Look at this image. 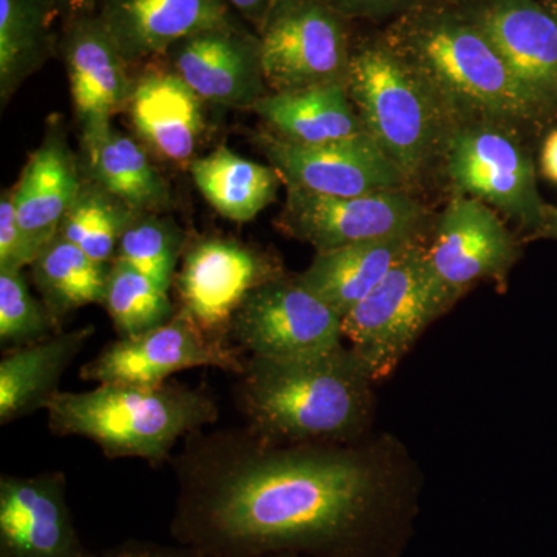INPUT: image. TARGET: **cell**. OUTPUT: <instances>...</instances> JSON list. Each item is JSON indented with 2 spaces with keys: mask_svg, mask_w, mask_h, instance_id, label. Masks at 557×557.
<instances>
[{
  "mask_svg": "<svg viewBox=\"0 0 557 557\" xmlns=\"http://www.w3.org/2000/svg\"><path fill=\"white\" fill-rule=\"evenodd\" d=\"M62 332L60 322L32 295L24 270H0V346H32Z\"/></svg>",
  "mask_w": 557,
  "mask_h": 557,
  "instance_id": "1f68e13d",
  "label": "cell"
},
{
  "mask_svg": "<svg viewBox=\"0 0 557 557\" xmlns=\"http://www.w3.org/2000/svg\"><path fill=\"white\" fill-rule=\"evenodd\" d=\"M190 177L205 200L222 218L248 223L276 200L282 182L273 166L219 148L189 164Z\"/></svg>",
  "mask_w": 557,
  "mask_h": 557,
  "instance_id": "484cf974",
  "label": "cell"
},
{
  "mask_svg": "<svg viewBox=\"0 0 557 557\" xmlns=\"http://www.w3.org/2000/svg\"><path fill=\"white\" fill-rule=\"evenodd\" d=\"M137 212L91 180L83 177L78 196L62 220L60 236L91 259L112 263L121 236Z\"/></svg>",
  "mask_w": 557,
  "mask_h": 557,
  "instance_id": "f1b7e54d",
  "label": "cell"
},
{
  "mask_svg": "<svg viewBox=\"0 0 557 557\" xmlns=\"http://www.w3.org/2000/svg\"><path fill=\"white\" fill-rule=\"evenodd\" d=\"M166 54L171 69L205 102L251 110L270 91L259 36L236 22L178 40Z\"/></svg>",
  "mask_w": 557,
  "mask_h": 557,
  "instance_id": "e0dca14e",
  "label": "cell"
},
{
  "mask_svg": "<svg viewBox=\"0 0 557 557\" xmlns=\"http://www.w3.org/2000/svg\"><path fill=\"white\" fill-rule=\"evenodd\" d=\"M65 3L75 11H81V14H87V11L91 10V7L98 2V0H64Z\"/></svg>",
  "mask_w": 557,
  "mask_h": 557,
  "instance_id": "f35d334b",
  "label": "cell"
},
{
  "mask_svg": "<svg viewBox=\"0 0 557 557\" xmlns=\"http://www.w3.org/2000/svg\"><path fill=\"white\" fill-rule=\"evenodd\" d=\"M541 161L544 174L557 183V131L552 132L545 139Z\"/></svg>",
  "mask_w": 557,
  "mask_h": 557,
  "instance_id": "8d00e7d4",
  "label": "cell"
},
{
  "mask_svg": "<svg viewBox=\"0 0 557 557\" xmlns=\"http://www.w3.org/2000/svg\"><path fill=\"white\" fill-rule=\"evenodd\" d=\"M230 339L249 357H313L343 344V318L298 276L284 274L249 293L233 319Z\"/></svg>",
  "mask_w": 557,
  "mask_h": 557,
  "instance_id": "8fae6325",
  "label": "cell"
},
{
  "mask_svg": "<svg viewBox=\"0 0 557 557\" xmlns=\"http://www.w3.org/2000/svg\"><path fill=\"white\" fill-rule=\"evenodd\" d=\"M94 333V325H86L5 351L0 359V424L5 426L46 409L60 392L65 370L78 358Z\"/></svg>",
  "mask_w": 557,
  "mask_h": 557,
  "instance_id": "603a6c76",
  "label": "cell"
},
{
  "mask_svg": "<svg viewBox=\"0 0 557 557\" xmlns=\"http://www.w3.org/2000/svg\"><path fill=\"white\" fill-rule=\"evenodd\" d=\"M383 39L426 81L456 126L494 123L522 131L547 123L496 47L460 9L420 3Z\"/></svg>",
  "mask_w": 557,
  "mask_h": 557,
  "instance_id": "3957f363",
  "label": "cell"
},
{
  "mask_svg": "<svg viewBox=\"0 0 557 557\" xmlns=\"http://www.w3.org/2000/svg\"><path fill=\"white\" fill-rule=\"evenodd\" d=\"M131 123L159 159L190 164L205 127L203 100L172 69H150L134 81Z\"/></svg>",
  "mask_w": 557,
  "mask_h": 557,
  "instance_id": "44dd1931",
  "label": "cell"
},
{
  "mask_svg": "<svg viewBox=\"0 0 557 557\" xmlns=\"http://www.w3.org/2000/svg\"><path fill=\"white\" fill-rule=\"evenodd\" d=\"M53 0H0V98L3 104L46 62Z\"/></svg>",
  "mask_w": 557,
  "mask_h": 557,
  "instance_id": "83f0119b",
  "label": "cell"
},
{
  "mask_svg": "<svg viewBox=\"0 0 557 557\" xmlns=\"http://www.w3.org/2000/svg\"><path fill=\"white\" fill-rule=\"evenodd\" d=\"M81 183V163L70 149L61 120L53 119L13 188L17 222L33 262L60 233Z\"/></svg>",
  "mask_w": 557,
  "mask_h": 557,
  "instance_id": "d6986e66",
  "label": "cell"
},
{
  "mask_svg": "<svg viewBox=\"0 0 557 557\" xmlns=\"http://www.w3.org/2000/svg\"><path fill=\"white\" fill-rule=\"evenodd\" d=\"M251 110L271 134L295 145H325L368 134L344 84L269 91Z\"/></svg>",
  "mask_w": 557,
  "mask_h": 557,
  "instance_id": "d4e9b609",
  "label": "cell"
},
{
  "mask_svg": "<svg viewBox=\"0 0 557 557\" xmlns=\"http://www.w3.org/2000/svg\"><path fill=\"white\" fill-rule=\"evenodd\" d=\"M423 242L424 234H405L317 252L298 277L304 287L344 318Z\"/></svg>",
  "mask_w": 557,
  "mask_h": 557,
  "instance_id": "7402d4cb",
  "label": "cell"
},
{
  "mask_svg": "<svg viewBox=\"0 0 557 557\" xmlns=\"http://www.w3.org/2000/svg\"><path fill=\"white\" fill-rule=\"evenodd\" d=\"M346 90L366 132L397 164L409 188L442 164L456 123L426 81L386 40L351 53Z\"/></svg>",
  "mask_w": 557,
  "mask_h": 557,
  "instance_id": "5b68a950",
  "label": "cell"
},
{
  "mask_svg": "<svg viewBox=\"0 0 557 557\" xmlns=\"http://www.w3.org/2000/svg\"><path fill=\"white\" fill-rule=\"evenodd\" d=\"M237 376L245 426L270 442L347 443L372 413L376 381L344 344L306 358L249 357Z\"/></svg>",
  "mask_w": 557,
  "mask_h": 557,
  "instance_id": "7a4b0ae2",
  "label": "cell"
},
{
  "mask_svg": "<svg viewBox=\"0 0 557 557\" xmlns=\"http://www.w3.org/2000/svg\"><path fill=\"white\" fill-rule=\"evenodd\" d=\"M258 36L270 91L346 86L354 51L344 17L319 0H277Z\"/></svg>",
  "mask_w": 557,
  "mask_h": 557,
  "instance_id": "ba28073f",
  "label": "cell"
},
{
  "mask_svg": "<svg viewBox=\"0 0 557 557\" xmlns=\"http://www.w3.org/2000/svg\"><path fill=\"white\" fill-rule=\"evenodd\" d=\"M491 40L541 110L557 119V21L533 0H471L460 9Z\"/></svg>",
  "mask_w": 557,
  "mask_h": 557,
  "instance_id": "9a60e30c",
  "label": "cell"
},
{
  "mask_svg": "<svg viewBox=\"0 0 557 557\" xmlns=\"http://www.w3.org/2000/svg\"><path fill=\"white\" fill-rule=\"evenodd\" d=\"M263 557H295V556H292V553H278V555H269V556H263Z\"/></svg>",
  "mask_w": 557,
  "mask_h": 557,
  "instance_id": "60d3db41",
  "label": "cell"
},
{
  "mask_svg": "<svg viewBox=\"0 0 557 557\" xmlns=\"http://www.w3.org/2000/svg\"><path fill=\"white\" fill-rule=\"evenodd\" d=\"M46 410L58 437L87 438L110 460L139 458L150 467L171 461L180 438L218 423L220 416L205 388L168 383L60 391Z\"/></svg>",
  "mask_w": 557,
  "mask_h": 557,
  "instance_id": "277c9868",
  "label": "cell"
},
{
  "mask_svg": "<svg viewBox=\"0 0 557 557\" xmlns=\"http://www.w3.org/2000/svg\"><path fill=\"white\" fill-rule=\"evenodd\" d=\"M240 348L212 343L185 314L137 336L116 338L81 368L79 379L120 386H161L174 373L215 368L240 375Z\"/></svg>",
  "mask_w": 557,
  "mask_h": 557,
  "instance_id": "7c38bea8",
  "label": "cell"
},
{
  "mask_svg": "<svg viewBox=\"0 0 557 557\" xmlns=\"http://www.w3.org/2000/svg\"><path fill=\"white\" fill-rule=\"evenodd\" d=\"M84 177L137 214H159L171 201L170 185L150 161L148 150L112 124L81 132Z\"/></svg>",
  "mask_w": 557,
  "mask_h": 557,
  "instance_id": "cb8c5ba5",
  "label": "cell"
},
{
  "mask_svg": "<svg viewBox=\"0 0 557 557\" xmlns=\"http://www.w3.org/2000/svg\"><path fill=\"white\" fill-rule=\"evenodd\" d=\"M260 150L285 186L332 197L408 188L405 175L369 134L318 146L295 145L262 132Z\"/></svg>",
  "mask_w": 557,
  "mask_h": 557,
  "instance_id": "4fadbf2b",
  "label": "cell"
},
{
  "mask_svg": "<svg viewBox=\"0 0 557 557\" xmlns=\"http://www.w3.org/2000/svg\"><path fill=\"white\" fill-rule=\"evenodd\" d=\"M100 2L98 16L129 64L166 54L178 40L234 22L226 0Z\"/></svg>",
  "mask_w": 557,
  "mask_h": 557,
  "instance_id": "ffe728a7",
  "label": "cell"
},
{
  "mask_svg": "<svg viewBox=\"0 0 557 557\" xmlns=\"http://www.w3.org/2000/svg\"><path fill=\"white\" fill-rule=\"evenodd\" d=\"M102 306L120 338L159 327L177 311L168 289L116 259L110 265Z\"/></svg>",
  "mask_w": 557,
  "mask_h": 557,
  "instance_id": "f546056e",
  "label": "cell"
},
{
  "mask_svg": "<svg viewBox=\"0 0 557 557\" xmlns=\"http://www.w3.org/2000/svg\"><path fill=\"white\" fill-rule=\"evenodd\" d=\"M518 258V240L496 209L458 194L428 245L432 273L454 302L480 281L507 276Z\"/></svg>",
  "mask_w": 557,
  "mask_h": 557,
  "instance_id": "5bb4252c",
  "label": "cell"
},
{
  "mask_svg": "<svg viewBox=\"0 0 557 557\" xmlns=\"http://www.w3.org/2000/svg\"><path fill=\"white\" fill-rule=\"evenodd\" d=\"M549 13L553 14V17L557 21V0H552V11Z\"/></svg>",
  "mask_w": 557,
  "mask_h": 557,
  "instance_id": "ab89813d",
  "label": "cell"
},
{
  "mask_svg": "<svg viewBox=\"0 0 557 557\" xmlns=\"http://www.w3.org/2000/svg\"><path fill=\"white\" fill-rule=\"evenodd\" d=\"M344 443H276L247 426L188 435L171 458V534L209 557L332 555L372 507L379 469Z\"/></svg>",
  "mask_w": 557,
  "mask_h": 557,
  "instance_id": "6da1fadb",
  "label": "cell"
},
{
  "mask_svg": "<svg viewBox=\"0 0 557 557\" xmlns=\"http://www.w3.org/2000/svg\"><path fill=\"white\" fill-rule=\"evenodd\" d=\"M98 557H209L186 545H163L157 542L127 541L106 549Z\"/></svg>",
  "mask_w": 557,
  "mask_h": 557,
  "instance_id": "e575fe53",
  "label": "cell"
},
{
  "mask_svg": "<svg viewBox=\"0 0 557 557\" xmlns=\"http://www.w3.org/2000/svg\"><path fill=\"white\" fill-rule=\"evenodd\" d=\"M428 245L413 248L343 318V338L375 381L391 375L423 330L454 306L432 273Z\"/></svg>",
  "mask_w": 557,
  "mask_h": 557,
  "instance_id": "8992f818",
  "label": "cell"
},
{
  "mask_svg": "<svg viewBox=\"0 0 557 557\" xmlns=\"http://www.w3.org/2000/svg\"><path fill=\"white\" fill-rule=\"evenodd\" d=\"M284 274L269 252L226 237H203L183 251L174 281L177 311L212 343L234 346L231 325L242 304L260 285Z\"/></svg>",
  "mask_w": 557,
  "mask_h": 557,
  "instance_id": "9c48e42d",
  "label": "cell"
},
{
  "mask_svg": "<svg viewBox=\"0 0 557 557\" xmlns=\"http://www.w3.org/2000/svg\"><path fill=\"white\" fill-rule=\"evenodd\" d=\"M341 17L384 16L403 10V13L420 5L418 0H319Z\"/></svg>",
  "mask_w": 557,
  "mask_h": 557,
  "instance_id": "836d02e7",
  "label": "cell"
},
{
  "mask_svg": "<svg viewBox=\"0 0 557 557\" xmlns=\"http://www.w3.org/2000/svg\"><path fill=\"white\" fill-rule=\"evenodd\" d=\"M33 259L14 209L13 189L0 197V270H24Z\"/></svg>",
  "mask_w": 557,
  "mask_h": 557,
  "instance_id": "d6a6232c",
  "label": "cell"
},
{
  "mask_svg": "<svg viewBox=\"0 0 557 557\" xmlns=\"http://www.w3.org/2000/svg\"><path fill=\"white\" fill-rule=\"evenodd\" d=\"M73 108L81 132L112 124L129 104L134 79L100 16L81 14L62 40Z\"/></svg>",
  "mask_w": 557,
  "mask_h": 557,
  "instance_id": "ac0fdd59",
  "label": "cell"
},
{
  "mask_svg": "<svg viewBox=\"0 0 557 557\" xmlns=\"http://www.w3.org/2000/svg\"><path fill=\"white\" fill-rule=\"evenodd\" d=\"M110 265L91 259L58 234L32 263V278L44 306L58 322L73 311L104 302Z\"/></svg>",
  "mask_w": 557,
  "mask_h": 557,
  "instance_id": "4316f807",
  "label": "cell"
},
{
  "mask_svg": "<svg viewBox=\"0 0 557 557\" xmlns=\"http://www.w3.org/2000/svg\"><path fill=\"white\" fill-rule=\"evenodd\" d=\"M542 234H549V236L557 237V209H548L547 220H545Z\"/></svg>",
  "mask_w": 557,
  "mask_h": 557,
  "instance_id": "74e56055",
  "label": "cell"
},
{
  "mask_svg": "<svg viewBox=\"0 0 557 557\" xmlns=\"http://www.w3.org/2000/svg\"><path fill=\"white\" fill-rule=\"evenodd\" d=\"M185 247L182 231L170 220L137 214L121 236L115 259L170 292Z\"/></svg>",
  "mask_w": 557,
  "mask_h": 557,
  "instance_id": "4dcf8cb0",
  "label": "cell"
},
{
  "mask_svg": "<svg viewBox=\"0 0 557 557\" xmlns=\"http://www.w3.org/2000/svg\"><path fill=\"white\" fill-rule=\"evenodd\" d=\"M520 131L494 123L457 124L442 166L458 196L472 197L542 234L547 205L539 194L533 160Z\"/></svg>",
  "mask_w": 557,
  "mask_h": 557,
  "instance_id": "52a82bcc",
  "label": "cell"
},
{
  "mask_svg": "<svg viewBox=\"0 0 557 557\" xmlns=\"http://www.w3.org/2000/svg\"><path fill=\"white\" fill-rule=\"evenodd\" d=\"M278 226L317 252L405 234H426V208L408 188L332 197L287 186Z\"/></svg>",
  "mask_w": 557,
  "mask_h": 557,
  "instance_id": "30bf717a",
  "label": "cell"
},
{
  "mask_svg": "<svg viewBox=\"0 0 557 557\" xmlns=\"http://www.w3.org/2000/svg\"><path fill=\"white\" fill-rule=\"evenodd\" d=\"M0 557H98L76 531L64 472L2 474Z\"/></svg>",
  "mask_w": 557,
  "mask_h": 557,
  "instance_id": "2e32d148",
  "label": "cell"
},
{
  "mask_svg": "<svg viewBox=\"0 0 557 557\" xmlns=\"http://www.w3.org/2000/svg\"><path fill=\"white\" fill-rule=\"evenodd\" d=\"M230 7L239 11L242 16L258 25L263 24L265 17L269 16L271 9L276 5L277 0H226Z\"/></svg>",
  "mask_w": 557,
  "mask_h": 557,
  "instance_id": "d590c367",
  "label": "cell"
}]
</instances>
